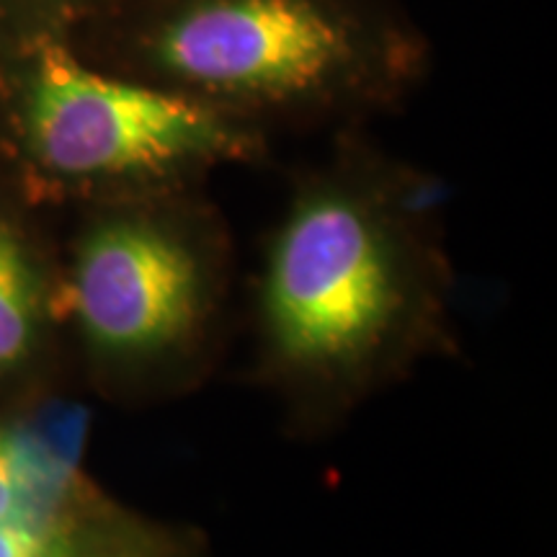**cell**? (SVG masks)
Here are the masks:
<instances>
[{"mask_svg": "<svg viewBox=\"0 0 557 557\" xmlns=\"http://www.w3.org/2000/svg\"><path fill=\"white\" fill-rule=\"evenodd\" d=\"M75 312L96 346L152 354L199 318V263L184 243L143 222H114L86 240L75 269Z\"/></svg>", "mask_w": 557, "mask_h": 557, "instance_id": "obj_4", "label": "cell"}, {"mask_svg": "<svg viewBox=\"0 0 557 557\" xmlns=\"http://www.w3.org/2000/svg\"><path fill=\"white\" fill-rule=\"evenodd\" d=\"M29 137L41 163L65 176L152 173L238 148L201 103L94 73L60 45L37 58Z\"/></svg>", "mask_w": 557, "mask_h": 557, "instance_id": "obj_1", "label": "cell"}, {"mask_svg": "<svg viewBox=\"0 0 557 557\" xmlns=\"http://www.w3.org/2000/svg\"><path fill=\"white\" fill-rule=\"evenodd\" d=\"M114 557H139V555H114Z\"/></svg>", "mask_w": 557, "mask_h": 557, "instance_id": "obj_8", "label": "cell"}, {"mask_svg": "<svg viewBox=\"0 0 557 557\" xmlns=\"http://www.w3.org/2000/svg\"><path fill=\"white\" fill-rule=\"evenodd\" d=\"M158 54L205 86L297 94L329 78L348 41L310 0H209L160 34Z\"/></svg>", "mask_w": 557, "mask_h": 557, "instance_id": "obj_3", "label": "cell"}, {"mask_svg": "<svg viewBox=\"0 0 557 557\" xmlns=\"http://www.w3.org/2000/svg\"><path fill=\"white\" fill-rule=\"evenodd\" d=\"M41 483L26 449L0 431V521L58 524L52 491Z\"/></svg>", "mask_w": 557, "mask_h": 557, "instance_id": "obj_6", "label": "cell"}, {"mask_svg": "<svg viewBox=\"0 0 557 557\" xmlns=\"http://www.w3.org/2000/svg\"><path fill=\"white\" fill-rule=\"evenodd\" d=\"M395 278L377 230L351 201L302 205L276 243L267 318L299 364H336L374 344L393 318Z\"/></svg>", "mask_w": 557, "mask_h": 557, "instance_id": "obj_2", "label": "cell"}, {"mask_svg": "<svg viewBox=\"0 0 557 557\" xmlns=\"http://www.w3.org/2000/svg\"><path fill=\"white\" fill-rule=\"evenodd\" d=\"M37 276L16 235L0 225V372L29 354L39 320Z\"/></svg>", "mask_w": 557, "mask_h": 557, "instance_id": "obj_5", "label": "cell"}, {"mask_svg": "<svg viewBox=\"0 0 557 557\" xmlns=\"http://www.w3.org/2000/svg\"><path fill=\"white\" fill-rule=\"evenodd\" d=\"M0 557H81L78 545L60 524L0 521Z\"/></svg>", "mask_w": 557, "mask_h": 557, "instance_id": "obj_7", "label": "cell"}]
</instances>
